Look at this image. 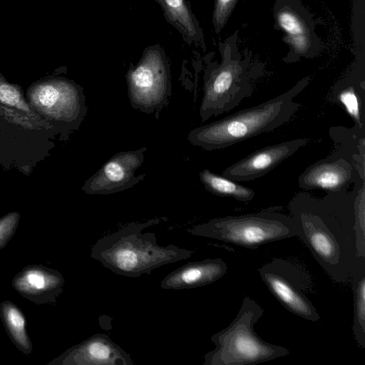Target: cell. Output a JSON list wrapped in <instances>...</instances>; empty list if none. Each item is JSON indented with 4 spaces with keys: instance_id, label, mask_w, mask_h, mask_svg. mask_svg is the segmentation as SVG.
<instances>
[{
    "instance_id": "30bf717a",
    "label": "cell",
    "mask_w": 365,
    "mask_h": 365,
    "mask_svg": "<svg viewBox=\"0 0 365 365\" xmlns=\"http://www.w3.org/2000/svg\"><path fill=\"white\" fill-rule=\"evenodd\" d=\"M147 148L121 151L107 160L84 183L82 189L89 195H109L133 187L145 177L135 171L144 161Z\"/></svg>"
},
{
    "instance_id": "603a6c76",
    "label": "cell",
    "mask_w": 365,
    "mask_h": 365,
    "mask_svg": "<svg viewBox=\"0 0 365 365\" xmlns=\"http://www.w3.org/2000/svg\"><path fill=\"white\" fill-rule=\"evenodd\" d=\"M19 214L10 212L0 218V250L4 248L14 235L19 222Z\"/></svg>"
},
{
    "instance_id": "9c48e42d",
    "label": "cell",
    "mask_w": 365,
    "mask_h": 365,
    "mask_svg": "<svg viewBox=\"0 0 365 365\" xmlns=\"http://www.w3.org/2000/svg\"><path fill=\"white\" fill-rule=\"evenodd\" d=\"M275 26L283 34L289 50L284 61L294 63L301 58L314 57L321 43L314 21L299 0H277L273 8Z\"/></svg>"
},
{
    "instance_id": "ac0fdd59",
    "label": "cell",
    "mask_w": 365,
    "mask_h": 365,
    "mask_svg": "<svg viewBox=\"0 0 365 365\" xmlns=\"http://www.w3.org/2000/svg\"><path fill=\"white\" fill-rule=\"evenodd\" d=\"M199 177L205 189L216 195L247 202L252 200L255 195L252 189L237 183L236 180L215 174L207 168L202 170Z\"/></svg>"
},
{
    "instance_id": "ffe728a7",
    "label": "cell",
    "mask_w": 365,
    "mask_h": 365,
    "mask_svg": "<svg viewBox=\"0 0 365 365\" xmlns=\"http://www.w3.org/2000/svg\"><path fill=\"white\" fill-rule=\"evenodd\" d=\"M337 100L345 107L347 113L353 118L358 128H363L361 103L358 89L352 84L342 86L337 93Z\"/></svg>"
},
{
    "instance_id": "4fadbf2b",
    "label": "cell",
    "mask_w": 365,
    "mask_h": 365,
    "mask_svg": "<svg viewBox=\"0 0 365 365\" xmlns=\"http://www.w3.org/2000/svg\"><path fill=\"white\" fill-rule=\"evenodd\" d=\"M64 282L58 271L42 264H30L13 277L11 286L21 297L36 304L56 305Z\"/></svg>"
},
{
    "instance_id": "7a4b0ae2",
    "label": "cell",
    "mask_w": 365,
    "mask_h": 365,
    "mask_svg": "<svg viewBox=\"0 0 365 365\" xmlns=\"http://www.w3.org/2000/svg\"><path fill=\"white\" fill-rule=\"evenodd\" d=\"M161 219L131 222L98 240L91 248V257L116 274L139 277L150 274L161 266L189 259L194 250L174 245L158 244L154 232H143Z\"/></svg>"
},
{
    "instance_id": "cb8c5ba5",
    "label": "cell",
    "mask_w": 365,
    "mask_h": 365,
    "mask_svg": "<svg viewBox=\"0 0 365 365\" xmlns=\"http://www.w3.org/2000/svg\"><path fill=\"white\" fill-rule=\"evenodd\" d=\"M21 97L19 91L6 83H0V102L18 106H22Z\"/></svg>"
},
{
    "instance_id": "6da1fadb",
    "label": "cell",
    "mask_w": 365,
    "mask_h": 365,
    "mask_svg": "<svg viewBox=\"0 0 365 365\" xmlns=\"http://www.w3.org/2000/svg\"><path fill=\"white\" fill-rule=\"evenodd\" d=\"M345 190L322 199L299 194L290 202L298 237L313 257L336 283H345L365 270V258L357 251L354 230V197Z\"/></svg>"
},
{
    "instance_id": "9a60e30c",
    "label": "cell",
    "mask_w": 365,
    "mask_h": 365,
    "mask_svg": "<svg viewBox=\"0 0 365 365\" xmlns=\"http://www.w3.org/2000/svg\"><path fill=\"white\" fill-rule=\"evenodd\" d=\"M227 271L226 263L219 257L187 263L167 274L161 281L164 289H193L210 284Z\"/></svg>"
},
{
    "instance_id": "7c38bea8",
    "label": "cell",
    "mask_w": 365,
    "mask_h": 365,
    "mask_svg": "<svg viewBox=\"0 0 365 365\" xmlns=\"http://www.w3.org/2000/svg\"><path fill=\"white\" fill-rule=\"evenodd\" d=\"M308 142L309 139L297 138L261 148L227 167L222 175L236 181L254 180L272 170Z\"/></svg>"
},
{
    "instance_id": "277c9868",
    "label": "cell",
    "mask_w": 365,
    "mask_h": 365,
    "mask_svg": "<svg viewBox=\"0 0 365 365\" xmlns=\"http://www.w3.org/2000/svg\"><path fill=\"white\" fill-rule=\"evenodd\" d=\"M263 314L255 300L245 296L232 322L211 336L215 348L204 355L203 365H255L289 355L288 349L265 341L255 331Z\"/></svg>"
},
{
    "instance_id": "52a82bcc",
    "label": "cell",
    "mask_w": 365,
    "mask_h": 365,
    "mask_svg": "<svg viewBox=\"0 0 365 365\" xmlns=\"http://www.w3.org/2000/svg\"><path fill=\"white\" fill-rule=\"evenodd\" d=\"M125 79L131 106L158 118L172 95L170 66L163 48L155 45L145 49L138 63L128 70Z\"/></svg>"
},
{
    "instance_id": "44dd1931",
    "label": "cell",
    "mask_w": 365,
    "mask_h": 365,
    "mask_svg": "<svg viewBox=\"0 0 365 365\" xmlns=\"http://www.w3.org/2000/svg\"><path fill=\"white\" fill-rule=\"evenodd\" d=\"M354 212L356 249L359 255L365 258V197L364 186L355 195Z\"/></svg>"
},
{
    "instance_id": "7402d4cb",
    "label": "cell",
    "mask_w": 365,
    "mask_h": 365,
    "mask_svg": "<svg viewBox=\"0 0 365 365\" xmlns=\"http://www.w3.org/2000/svg\"><path fill=\"white\" fill-rule=\"evenodd\" d=\"M238 1L239 0H215L212 22L217 34L224 29Z\"/></svg>"
},
{
    "instance_id": "8fae6325",
    "label": "cell",
    "mask_w": 365,
    "mask_h": 365,
    "mask_svg": "<svg viewBox=\"0 0 365 365\" xmlns=\"http://www.w3.org/2000/svg\"><path fill=\"white\" fill-rule=\"evenodd\" d=\"M48 365H133L121 346L102 333L92 335L47 363Z\"/></svg>"
},
{
    "instance_id": "5b68a950",
    "label": "cell",
    "mask_w": 365,
    "mask_h": 365,
    "mask_svg": "<svg viewBox=\"0 0 365 365\" xmlns=\"http://www.w3.org/2000/svg\"><path fill=\"white\" fill-rule=\"evenodd\" d=\"M235 31L219 43L221 61L210 63L205 71L203 96L200 107L202 122L235 108L252 95L250 52L242 55Z\"/></svg>"
},
{
    "instance_id": "3957f363",
    "label": "cell",
    "mask_w": 365,
    "mask_h": 365,
    "mask_svg": "<svg viewBox=\"0 0 365 365\" xmlns=\"http://www.w3.org/2000/svg\"><path fill=\"white\" fill-rule=\"evenodd\" d=\"M309 81V76L304 77L272 99L195 128L189 133L187 140L193 145L211 151L274 130L289 121L297 111L301 104L293 99Z\"/></svg>"
},
{
    "instance_id": "2e32d148",
    "label": "cell",
    "mask_w": 365,
    "mask_h": 365,
    "mask_svg": "<svg viewBox=\"0 0 365 365\" xmlns=\"http://www.w3.org/2000/svg\"><path fill=\"white\" fill-rule=\"evenodd\" d=\"M165 18L189 42L203 41V32L199 21L186 0H156Z\"/></svg>"
},
{
    "instance_id": "ba28073f",
    "label": "cell",
    "mask_w": 365,
    "mask_h": 365,
    "mask_svg": "<svg viewBox=\"0 0 365 365\" xmlns=\"http://www.w3.org/2000/svg\"><path fill=\"white\" fill-rule=\"evenodd\" d=\"M272 295L289 312L311 322L321 317L309 298L314 283L308 271L298 262L273 258L258 269Z\"/></svg>"
},
{
    "instance_id": "5bb4252c",
    "label": "cell",
    "mask_w": 365,
    "mask_h": 365,
    "mask_svg": "<svg viewBox=\"0 0 365 365\" xmlns=\"http://www.w3.org/2000/svg\"><path fill=\"white\" fill-rule=\"evenodd\" d=\"M353 168L344 157L321 160L309 165L299 178L304 190L323 189L330 192L345 190L352 178Z\"/></svg>"
},
{
    "instance_id": "d6986e66",
    "label": "cell",
    "mask_w": 365,
    "mask_h": 365,
    "mask_svg": "<svg viewBox=\"0 0 365 365\" xmlns=\"http://www.w3.org/2000/svg\"><path fill=\"white\" fill-rule=\"evenodd\" d=\"M354 319L352 332L359 347L365 349V270L352 279Z\"/></svg>"
},
{
    "instance_id": "e0dca14e",
    "label": "cell",
    "mask_w": 365,
    "mask_h": 365,
    "mask_svg": "<svg viewBox=\"0 0 365 365\" xmlns=\"http://www.w3.org/2000/svg\"><path fill=\"white\" fill-rule=\"evenodd\" d=\"M0 317L5 330L16 347L24 354L32 352L33 345L26 331V320L20 309L11 301L0 304Z\"/></svg>"
},
{
    "instance_id": "8992f818",
    "label": "cell",
    "mask_w": 365,
    "mask_h": 365,
    "mask_svg": "<svg viewBox=\"0 0 365 365\" xmlns=\"http://www.w3.org/2000/svg\"><path fill=\"white\" fill-rule=\"evenodd\" d=\"M187 232L251 250L299 235L291 215L270 211L214 218L188 228Z\"/></svg>"
}]
</instances>
